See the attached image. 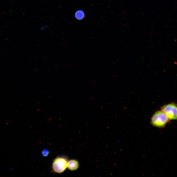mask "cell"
<instances>
[{"label": "cell", "instance_id": "cell-4", "mask_svg": "<svg viewBox=\"0 0 177 177\" xmlns=\"http://www.w3.org/2000/svg\"><path fill=\"white\" fill-rule=\"evenodd\" d=\"M79 167V162L76 160L72 159L68 162L67 167L71 171L75 170H77Z\"/></svg>", "mask_w": 177, "mask_h": 177}, {"label": "cell", "instance_id": "cell-1", "mask_svg": "<svg viewBox=\"0 0 177 177\" xmlns=\"http://www.w3.org/2000/svg\"><path fill=\"white\" fill-rule=\"evenodd\" d=\"M169 119L165 114L162 110H160L156 112L153 115L151 122L153 126L161 128L165 125Z\"/></svg>", "mask_w": 177, "mask_h": 177}, {"label": "cell", "instance_id": "cell-7", "mask_svg": "<svg viewBox=\"0 0 177 177\" xmlns=\"http://www.w3.org/2000/svg\"><path fill=\"white\" fill-rule=\"evenodd\" d=\"M10 170L11 171H13V169L12 168H10Z\"/></svg>", "mask_w": 177, "mask_h": 177}, {"label": "cell", "instance_id": "cell-6", "mask_svg": "<svg viewBox=\"0 0 177 177\" xmlns=\"http://www.w3.org/2000/svg\"><path fill=\"white\" fill-rule=\"evenodd\" d=\"M42 155L44 157L47 156L49 153V151L47 149H43L42 151Z\"/></svg>", "mask_w": 177, "mask_h": 177}, {"label": "cell", "instance_id": "cell-3", "mask_svg": "<svg viewBox=\"0 0 177 177\" xmlns=\"http://www.w3.org/2000/svg\"><path fill=\"white\" fill-rule=\"evenodd\" d=\"M162 111L169 119H177V107L176 104L172 103L165 105L162 107Z\"/></svg>", "mask_w": 177, "mask_h": 177}, {"label": "cell", "instance_id": "cell-5", "mask_svg": "<svg viewBox=\"0 0 177 177\" xmlns=\"http://www.w3.org/2000/svg\"><path fill=\"white\" fill-rule=\"evenodd\" d=\"M75 15L76 18L78 20L82 19L84 16L83 12L80 10L77 11Z\"/></svg>", "mask_w": 177, "mask_h": 177}, {"label": "cell", "instance_id": "cell-2", "mask_svg": "<svg viewBox=\"0 0 177 177\" xmlns=\"http://www.w3.org/2000/svg\"><path fill=\"white\" fill-rule=\"evenodd\" d=\"M67 160L65 157H57L52 163V167L53 171L57 173H62L67 168Z\"/></svg>", "mask_w": 177, "mask_h": 177}]
</instances>
